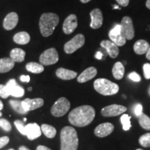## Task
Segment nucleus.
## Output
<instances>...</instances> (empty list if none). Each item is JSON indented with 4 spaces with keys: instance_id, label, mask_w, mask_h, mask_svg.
<instances>
[{
    "instance_id": "obj_16",
    "label": "nucleus",
    "mask_w": 150,
    "mask_h": 150,
    "mask_svg": "<svg viewBox=\"0 0 150 150\" xmlns=\"http://www.w3.org/2000/svg\"><path fill=\"white\" fill-rule=\"evenodd\" d=\"M100 45L107 52L108 54L112 59H115L119 54L120 50L118 46L111 40H102L100 43Z\"/></svg>"
},
{
    "instance_id": "obj_49",
    "label": "nucleus",
    "mask_w": 150,
    "mask_h": 150,
    "mask_svg": "<svg viewBox=\"0 0 150 150\" xmlns=\"http://www.w3.org/2000/svg\"><path fill=\"white\" fill-rule=\"evenodd\" d=\"M113 8L114 9H120V8L119 6H113Z\"/></svg>"
},
{
    "instance_id": "obj_6",
    "label": "nucleus",
    "mask_w": 150,
    "mask_h": 150,
    "mask_svg": "<svg viewBox=\"0 0 150 150\" xmlns=\"http://www.w3.org/2000/svg\"><path fill=\"white\" fill-rule=\"evenodd\" d=\"M85 43V37L83 34H77L66 42L64 45V51L66 54H72L79 49L82 47Z\"/></svg>"
},
{
    "instance_id": "obj_35",
    "label": "nucleus",
    "mask_w": 150,
    "mask_h": 150,
    "mask_svg": "<svg viewBox=\"0 0 150 150\" xmlns=\"http://www.w3.org/2000/svg\"><path fill=\"white\" fill-rule=\"evenodd\" d=\"M108 34L113 35L121 34V25L120 24H117V25H115V27L112 28V29L109 31V33H108Z\"/></svg>"
},
{
    "instance_id": "obj_36",
    "label": "nucleus",
    "mask_w": 150,
    "mask_h": 150,
    "mask_svg": "<svg viewBox=\"0 0 150 150\" xmlns=\"http://www.w3.org/2000/svg\"><path fill=\"white\" fill-rule=\"evenodd\" d=\"M144 76L145 79H150V63H145L143 65Z\"/></svg>"
},
{
    "instance_id": "obj_9",
    "label": "nucleus",
    "mask_w": 150,
    "mask_h": 150,
    "mask_svg": "<svg viewBox=\"0 0 150 150\" xmlns=\"http://www.w3.org/2000/svg\"><path fill=\"white\" fill-rule=\"evenodd\" d=\"M127 110V108L122 105L111 104L103 108L101 113L104 117H115L121 115Z\"/></svg>"
},
{
    "instance_id": "obj_14",
    "label": "nucleus",
    "mask_w": 150,
    "mask_h": 150,
    "mask_svg": "<svg viewBox=\"0 0 150 150\" xmlns=\"http://www.w3.org/2000/svg\"><path fill=\"white\" fill-rule=\"evenodd\" d=\"M114 130V126L111 123L105 122L100 124L95 128L94 133L95 135L99 138H103L110 135Z\"/></svg>"
},
{
    "instance_id": "obj_31",
    "label": "nucleus",
    "mask_w": 150,
    "mask_h": 150,
    "mask_svg": "<svg viewBox=\"0 0 150 150\" xmlns=\"http://www.w3.org/2000/svg\"><path fill=\"white\" fill-rule=\"evenodd\" d=\"M139 143L140 145L144 147H150V133L142 135L139 138Z\"/></svg>"
},
{
    "instance_id": "obj_3",
    "label": "nucleus",
    "mask_w": 150,
    "mask_h": 150,
    "mask_svg": "<svg viewBox=\"0 0 150 150\" xmlns=\"http://www.w3.org/2000/svg\"><path fill=\"white\" fill-rule=\"evenodd\" d=\"M59 22L58 15L52 13H43L39 21V27L41 34L44 37H48L53 33L54 29Z\"/></svg>"
},
{
    "instance_id": "obj_11",
    "label": "nucleus",
    "mask_w": 150,
    "mask_h": 150,
    "mask_svg": "<svg viewBox=\"0 0 150 150\" xmlns=\"http://www.w3.org/2000/svg\"><path fill=\"white\" fill-rule=\"evenodd\" d=\"M22 104L24 110L28 112L42 107L44 105V100L42 98H27L22 101Z\"/></svg>"
},
{
    "instance_id": "obj_39",
    "label": "nucleus",
    "mask_w": 150,
    "mask_h": 150,
    "mask_svg": "<svg viewBox=\"0 0 150 150\" xmlns=\"http://www.w3.org/2000/svg\"><path fill=\"white\" fill-rule=\"evenodd\" d=\"M9 142V138L8 136H3L0 138V149L4 147Z\"/></svg>"
},
{
    "instance_id": "obj_55",
    "label": "nucleus",
    "mask_w": 150,
    "mask_h": 150,
    "mask_svg": "<svg viewBox=\"0 0 150 150\" xmlns=\"http://www.w3.org/2000/svg\"><path fill=\"white\" fill-rule=\"evenodd\" d=\"M8 150H14L13 149H8Z\"/></svg>"
},
{
    "instance_id": "obj_4",
    "label": "nucleus",
    "mask_w": 150,
    "mask_h": 150,
    "mask_svg": "<svg viewBox=\"0 0 150 150\" xmlns=\"http://www.w3.org/2000/svg\"><path fill=\"white\" fill-rule=\"evenodd\" d=\"M94 88L99 94L105 96L113 95L119 91V86L117 83L106 79H97L94 82Z\"/></svg>"
},
{
    "instance_id": "obj_8",
    "label": "nucleus",
    "mask_w": 150,
    "mask_h": 150,
    "mask_svg": "<svg viewBox=\"0 0 150 150\" xmlns=\"http://www.w3.org/2000/svg\"><path fill=\"white\" fill-rule=\"evenodd\" d=\"M121 34L127 40H131L135 35L132 20L128 16L124 17L121 22Z\"/></svg>"
},
{
    "instance_id": "obj_53",
    "label": "nucleus",
    "mask_w": 150,
    "mask_h": 150,
    "mask_svg": "<svg viewBox=\"0 0 150 150\" xmlns=\"http://www.w3.org/2000/svg\"><path fill=\"white\" fill-rule=\"evenodd\" d=\"M1 115H2V114H1V111H0V117H1Z\"/></svg>"
},
{
    "instance_id": "obj_51",
    "label": "nucleus",
    "mask_w": 150,
    "mask_h": 150,
    "mask_svg": "<svg viewBox=\"0 0 150 150\" xmlns=\"http://www.w3.org/2000/svg\"><path fill=\"white\" fill-rule=\"evenodd\" d=\"M148 94H149V95L150 96V86H149V89H148Z\"/></svg>"
},
{
    "instance_id": "obj_20",
    "label": "nucleus",
    "mask_w": 150,
    "mask_h": 150,
    "mask_svg": "<svg viewBox=\"0 0 150 150\" xmlns=\"http://www.w3.org/2000/svg\"><path fill=\"white\" fill-rule=\"evenodd\" d=\"M149 47V44L147 41L145 40H139L134 44V50L136 54L142 55L147 53Z\"/></svg>"
},
{
    "instance_id": "obj_40",
    "label": "nucleus",
    "mask_w": 150,
    "mask_h": 150,
    "mask_svg": "<svg viewBox=\"0 0 150 150\" xmlns=\"http://www.w3.org/2000/svg\"><path fill=\"white\" fill-rule=\"evenodd\" d=\"M115 1L119 4V5L123 7L127 6L129 3V0H115Z\"/></svg>"
},
{
    "instance_id": "obj_47",
    "label": "nucleus",
    "mask_w": 150,
    "mask_h": 150,
    "mask_svg": "<svg viewBox=\"0 0 150 150\" xmlns=\"http://www.w3.org/2000/svg\"><path fill=\"white\" fill-rule=\"evenodd\" d=\"M3 108H4V104H3L2 102H1V101L0 100V110H2Z\"/></svg>"
},
{
    "instance_id": "obj_10",
    "label": "nucleus",
    "mask_w": 150,
    "mask_h": 150,
    "mask_svg": "<svg viewBox=\"0 0 150 150\" xmlns=\"http://www.w3.org/2000/svg\"><path fill=\"white\" fill-rule=\"evenodd\" d=\"M77 26V17L75 16L74 14H71L65 19L64 22H63V32L65 34H70L76 29Z\"/></svg>"
},
{
    "instance_id": "obj_24",
    "label": "nucleus",
    "mask_w": 150,
    "mask_h": 150,
    "mask_svg": "<svg viewBox=\"0 0 150 150\" xmlns=\"http://www.w3.org/2000/svg\"><path fill=\"white\" fill-rule=\"evenodd\" d=\"M30 35L27 32L25 31H22V32H19L16 33L13 37V40L15 42L19 45H26L29 42Z\"/></svg>"
},
{
    "instance_id": "obj_19",
    "label": "nucleus",
    "mask_w": 150,
    "mask_h": 150,
    "mask_svg": "<svg viewBox=\"0 0 150 150\" xmlns=\"http://www.w3.org/2000/svg\"><path fill=\"white\" fill-rule=\"evenodd\" d=\"M56 76L59 79L63 80H71L74 79L77 76V73L74 71L67 70V69L60 67L56 72Z\"/></svg>"
},
{
    "instance_id": "obj_33",
    "label": "nucleus",
    "mask_w": 150,
    "mask_h": 150,
    "mask_svg": "<svg viewBox=\"0 0 150 150\" xmlns=\"http://www.w3.org/2000/svg\"><path fill=\"white\" fill-rule=\"evenodd\" d=\"M0 127L6 131H10L11 130V125L6 119H0Z\"/></svg>"
},
{
    "instance_id": "obj_28",
    "label": "nucleus",
    "mask_w": 150,
    "mask_h": 150,
    "mask_svg": "<svg viewBox=\"0 0 150 150\" xmlns=\"http://www.w3.org/2000/svg\"><path fill=\"white\" fill-rule=\"evenodd\" d=\"M108 36H109V38L110 39V40H111L112 42L115 43V45H117L118 47H122L125 45V43H126L127 39L125 38L124 37L122 34L116 35L108 34Z\"/></svg>"
},
{
    "instance_id": "obj_12",
    "label": "nucleus",
    "mask_w": 150,
    "mask_h": 150,
    "mask_svg": "<svg viewBox=\"0 0 150 150\" xmlns=\"http://www.w3.org/2000/svg\"><path fill=\"white\" fill-rule=\"evenodd\" d=\"M91 18V27L92 29H99L103 24V14L102 11L99 8H95L90 13Z\"/></svg>"
},
{
    "instance_id": "obj_26",
    "label": "nucleus",
    "mask_w": 150,
    "mask_h": 150,
    "mask_svg": "<svg viewBox=\"0 0 150 150\" xmlns=\"http://www.w3.org/2000/svg\"><path fill=\"white\" fill-rule=\"evenodd\" d=\"M40 128L42 132L48 138H53L56 135V129L52 125H47V124H43Z\"/></svg>"
},
{
    "instance_id": "obj_17",
    "label": "nucleus",
    "mask_w": 150,
    "mask_h": 150,
    "mask_svg": "<svg viewBox=\"0 0 150 150\" xmlns=\"http://www.w3.org/2000/svg\"><path fill=\"white\" fill-rule=\"evenodd\" d=\"M19 18L18 14L15 12H11L6 16L4 20L3 26L6 30H12L16 27L18 23Z\"/></svg>"
},
{
    "instance_id": "obj_21",
    "label": "nucleus",
    "mask_w": 150,
    "mask_h": 150,
    "mask_svg": "<svg viewBox=\"0 0 150 150\" xmlns=\"http://www.w3.org/2000/svg\"><path fill=\"white\" fill-rule=\"evenodd\" d=\"M15 62L11 58H3L0 59V73L8 72L15 66Z\"/></svg>"
},
{
    "instance_id": "obj_5",
    "label": "nucleus",
    "mask_w": 150,
    "mask_h": 150,
    "mask_svg": "<svg viewBox=\"0 0 150 150\" xmlns=\"http://www.w3.org/2000/svg\"><path fill=\"white\" fill-rule=\"evenodd\" d=\"M70 108V102L65 97H61L54 103L51 108L52 114L55 117H62L67 113Z\"/></svg>"
},
{
    "instance_id": "obj_15",
    "label": "nucleus",
    "mask_w": 150,
    "mask_h": 150,
    "mask_svg": "<svg viewBox=\"0 0 150 150\" xmlns=\"http://www.w3.org/2000/svg\"><path fill=\"white\" fill-rule=\"evenodd\" d=\"M26 136L29 140H33L38 138L42 134V131L39 125L36 123L28 124L25 126Z\"/></svg>"
},
{
    "instance_id": "obj_52",
    "label": "nucleus",
    "mask_w": 150,
    "mask_h": 150,
    "mask_svg": "<svg viewBox=\"0 0 150 150\" xmlns=\"http://www.w3.org/2000/svg\"><path fill=\"white\" fill-rule=\"evenodd\" d=\"M27 121V118H24V122Z\"/></svg>"
},
{
    "instance_id": "obj_48",
    "label": "nucleus",
    "mask_w": 150,
    "mask_h": 150,
    "mask_svg": "<svg viewBox=\"0 0 150 150\" xmlns=\"http://www.w3.org/2000/svg\"><path fill=\"white\" fill-rule=\"evenodd\" d=\"M81 1L82 3H83V4H86V3H88V2H89L90 1H91V0H80Z\"/></svg>"
},
{
    "instance_id": "obj_44",
    "label": "nucleus",
    "mask_w": 150,
    "mask_h": 150,
    "mask_svg": "<svg viewBox=\"0 0 150 150\" xmlns=\"http://www.w3.org/2000/svg\"><path fill=\"white\" fill-rule=\"evenodd\" d=\"M146 58L150 61V47L149 48V50H148L147 53H146Z\"/></svg>"
},
{
    "instance_id": "obj_46",
    "label": "nucleus",
    "mask_w": 150,
    "mask_h": 150,
    "mask_svg": "<svg viewBox=\"0 0 150 150\" xmlns=\"http://www.w3.org/2000/svg\"><path fill=\"white\" fill-rule=\"evenodd\" d=\"M146 6L147 8L150 9V0H147V2H146Z\"/></svg>"
},
{
    "instance_id": "obj_23",
    "label": "nucleus",
    "mask_w": 150,
    "mask_h": 150,
    "mask_svg": "<svg viewBox=\"0 0 150 150\" xmlns=\"http://www.w3.org/2000/svg\"><path fill=\"white\" fill-rule=\"evenodd\" d=\"M26 56V52L20 48H15L11 51V59L15 62H22L24 61Z\"/></svg>"
},
{
    "instance_id": "obj_30",
    "label": "nucleus",
    "mask_w": 150,
    "mask_h": 150,
    "mask_svg": "<svg viewBox=\"0 0 150 150\" xmlns=\"http://www.w3.org/2000/svg\"><path fill=\"white\" fill-rule=\"evenodd\" d=\"M131 117V116L127 115V114H124V115H122L120 120L122 124L123 129L125 131L129 130L131 127V124L130 121Z\"/></svg>"
},
{
    "instance_id": "obj_54",
    "label": "nucleus",
    "mask_w": 150,
    "mask_h": 150,
    "mask_svg": "<svg viewBox=\"0 0 150 150\" xmlns=\"http://www.w3.org/2000/svg\"><path fill=\"white\" fill-rule=\"evenodd\" d=\"M136 150H143V149H137Z\"/></svg>"
},
{
    "instance_id": "obj_43",
    "label": "nucleus",
    "mask_w": 150,
    "mask_h": 150,
    "mask_svg": "<svg viewBox=\"0 0 150 150\" xmlns=\"http://www.w3.org/2000/svg\"><path fill=\"white\" fill-rule=\"evenodd\" d=\"M36 150H52L50 148H48L46 146H43V145H39L38 147H37Z\"/></svg>"
},
{
    "instance_id": "obj_29",
    "label": "nucleus",
    "mask_w": 150,
    "mask_h": 150,
    "mask_svg": "<svg viewBox=\"0 0 150 150\" xmlns=\"http://www.w3.org/2000/svg\"><path fill=\"white\" fill-rule=\"evenodd\" d=\"M10 103L11 106H12V108L16 110L17 112L20 114H26L27 113V111L24 110V109L23 108V106H22V104L21 101H19V100H10Z\"/></svg>"
},
{
    "instance_id": "obj_38",
    "label": "nucleus",
    "mask_w": 150,
    "mask_h": 150,
    "mask_svg": "<svg viewBox=\"0 0 150 150\" xmlns=\"http://www.w3.org/2000/svg\"><path fill=\"white\" fill-rule=\"evenodd\" d=\"M134 113L137 117L140 116L142 113V106L140 104H136V106H134Z\"/></svg>"
},
{
    "instance_id": "obj_42",
    "label": "nucleus",
    "mask_w": 150,
    "mask_h": 150,
    "mask_svg": "<svg viewBox=\"0 0 150 150\" xmlns=\"http://www.w3.org/2000/svg\"><path fill=\"white\" fill-rule=\"evenodd\" d=\"M20 81L22 82H29L30 76L29 75H22V76H20Z\"/></svg>"
},
{
    "instance_id": "obj_18",
    "label": "nucleus",
    "mask_w": 150,
    "mask_h": 150,
    "mask_svg": "<svg viewBox=\"0 0 150 150\" xmlns=\"http://www.w3.org/2000/svg\"><path fill=\"white\" fill-rule=\"evenodd\" d=\"M97 74V70L95 67H90L86 69L77 78V81L79 83H85L88 81L91 80L96 76Z\"/></svg>"
},
{
    "instance_id": "obj_32",
    "label": "nucleus",
    "mask_w": 150,
    "mask_h": 150,
    "mask_svg": "<svg viewBox=\"0 0 150 150\" xmlns=\"http://www.w3.org/2000/svg\"><path fill=\"white\" fill-rule=\"evenodd\" d=\"M14 124L15 126L16 127V128L18 129V130L19 131V132L21 134L24 135V136H26V129L23 122H22L21 120H17L14 122Z\"/></svg>"
},
{
    "instance_id": "obj_25",
    "label": "nucleus",
    "mask_w": 150,
    "mask_h": 150,
    "mask_svg": "<svg viewBox=\"0 0 150 150\" xmlns=\"http://www.w3.org/2000/svg\"><path fill=\"white\" fill-rule=\"evenodd\" d=\"M26 69L30 72L35 73V74H40V73L44 71V66L40 63L30 62L26 65Z\"/></svg>"
},
{
    "instance_id": "obj_45",
    "label": "nucleus",
    "mask_w": 150,
    "mask_h": 150,
    "mask_svg": "<svg viewBox=\"0 0 150 150\" xmlns=\"http://www.w3.org/2000/svg\"><path fill=\"white\" fill-rule=\"evenodd\" d=\"M19 150H30V149L27 147H25V146H21V147H20V148H19Z\"/></svg>"
},
{
    "instance_id": "obj_27",
    "label": "nucleus",
    "mask_w": 150,
    "mask_h": 150,
    "mask_svg": "<svg viewBox=\"0 0 150 150\" xmlns=\"http://www.w3.org/2000/svg\"><path fill=\"white\" fill-rule=\"evenodd\" d=\"M138 122L142 128L145 130L150 131V117L145 113H142L138 116Z\"/></svg>"
},
{
    "instance_id": "obj_13",
    "label": "nucleus",
    "mask_w": 150,
    "mask_h": 150,
    "mask_svg": "<svg viewBox=\"0 0 150 150\" xmlns=\"http://www.w3.org/2000/svg\"><path fill=\"white\" fill-rule=\"evenodd\" d=\"M6 88L8 89L9 95L11 96L16 97H21L24 96V90L22 87L19 86L17 83L16 81L13 79H11L6 83Z\"/></svg>"
},
{
    "instance_id": "obj_37",
    "label": "nucleus",
    "mask_w": 150,
    "mask_h": 150,
    "mask_svg": "<svg viewBox=\"0 0 150 150\" xmlns=\"http://www.w3.org/2000/svg\"><path fill=\"white\" fill-rule=\"evenodd\" d=\"M128 76L131 80L134 81H135V82H139V81H140V80H141V77H140V75L138 74H137V73L135 72H131L130 74H129Z\"/></svg>"
},
{
    "instance_id": "obj_41",
    "label": "nucleus",
    "mask_w": 150,
    "mask_h": 150,
    "mask_svg": "<svg viewBox=\"0 0 150 150\" xmlns=\"http://www.w3.org/2000/svg\"><path fill=\"white\" fill-rule=\"evenodd\" d=\"M104 56V53H103L102 51H100V50H99V51L96 52V54H95V59H97L98 60H101L103 59V56Z\"/></svg>"
},
{
    "instance_id": "obj_50",
    "label": "nucleus",
    "mask_w": 150,
    "mask_h": 150,
    "mask_svg": "<svg viewBox=\"0 0 150 150\" xmlns=\"http://www.w3.org/2000/svg\"><path fill=\"white\" fill-rule=\"evenodd\" d=\"M28 91H32V88L29 87V88H28Z\"/></svg>"
},
{
    "instance_id": "obj_1",
    "label": "nucleus",
    "mask_w": 150,
    "mask_h": 150,
    "mask_svg": "<svg viewBox=\"0 0 150 150\" xmlns=\"http://www.w3.org/2000/svg\"><path fill=\"white\" fill-rule=\"evenodd\" d=\"M95 117V110L89 105L75 108L70 112L68 120L72 125L83 127L91 124Z\"/></svg>"
},
{
    "instance_id": "obj_34",
    "label": "nucleus",
    "mask_w": 150,
    "mask_h": 150,
    "mask_svg": "<svg viewBox=\"0 0 150 150\" xmlns=\"http://www.w3.org/2000/svg\"><path fill=\"white\" fill-rule=\"evenodd\" d=\"M9 96H10V95L8 93L6 86L3 85V84H0V97L6 99Z\"/></svg>"
},
{
    "instance_id": "obj_7",
    "label": "nucleus",
    "mask_w": 150,
    "mask_h": 150,
    "mask_svg": "<svg viewBox=\"0 0 150 150\" xmlns=\"http://www.w3.org/2000/svg\"><path fill=\"white\" fill-rule=\"evenodd\" d=\"M59 59V54L56 49L50 48L42 52L39 61L42 65H51L57 63Z\"/></svg>"
},
{
    "instance_id": "obj_22",
    "label": "nucleus",
    "mask_w": 150,
    "mask_h": 150,
    "mask_svg": "<svg viewBox=\"0 0 150 150\" xmlns=\"http://www.w3.org/2000/svg\"><path fill=\"white\" fill-rule=\"evenodd\" d=\"M112 73L116 79L120 80L123 78L125 75V67L121 62H117L115 63L112 67Z\"/></svg>"
},
{
    "instance_id": "obj_2",
    "label": "nucleus",
    "mask_w": 150,
    "mask_h": 150,
    "mask_svg": "<svg viewBox=\"0 0 150 150\" xmlns=\"http://www.w3.org/2000/svg\"><path fill=\"white\" fill-rule=\"evenodd\" d=\"M61 150H77L79 146L78 135L72 127H63L61 131Z\"/></svg>"
}]
</instances>
